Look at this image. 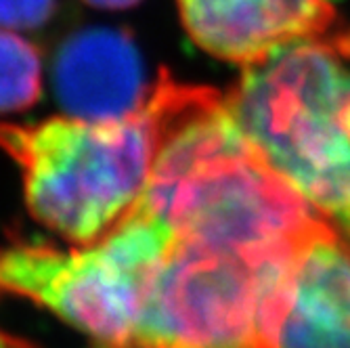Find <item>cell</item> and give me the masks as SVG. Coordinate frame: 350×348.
<instances>
[{"label":"cell","mask_w":350,"mask_h":348,"mask_svg":"<svg viewBox=\"0 0 350 348\" xmlns=\"http://www.w3.org/2000/svg\"><path fill=\"white\" fill-rule=\"evenodd\" d=\"M157 147L141 206L176 239L243 252H302L334 233L250 141L227 99L166 72L147 101Z\"/></svg>","instance_id":"obj_1"},{"label":"cell","mask_w":350,"mask_h":348,"mask_svg":"<svg viewBox=\"0 0 350 348\" xmlns=\"http://www.w3.org/2000/svg\"><path fill=\"white\" fill-rule=\"evenodd\" d=\"M350 29L243 68L227 103L267 162L350 231Z\"/></svg>","instance_id":"obj_2"},{"label":"cell","mask_w":350,"mask_h":348,"mask_svg":"<svg viewBox=\"0 0 350 348\" xmlns=\"http://www.w3.org/2000/svg\"><path fill=\"white\" fill-rule=\"evenodd\" d=\"M155 147L147 103L118 120L0 124V149L21 170L31 216L74 245L97 243L139 206Z\"/></svg>","instance_id":"obj_3"},{"label":"cell","mask_w":350,"mask_h":348,"mask_svg":"<svg viewBox=\"0 0 350 348\" xmlns=\"http://www.w3.org/2000/svg\"><path fill=\"white\" fill-rule=\"evenodd\" d=\"M300 254L174 239L133 330L105 348H277Z\"/></svg>","instance_id":"obj_4"},{"label":"cell","mask_w":350,"mask_h":348,"mask_svg":"<svg viewBox=\"0 0 350 348\" xmlns=\"http://www.w3.org/2000/svg\"><path fill=\"white\" fill-rule=\"evenodd\" d=\"M174 239L164 220L139 202L97 243H0V296L36 302L105 348L133 330L151 275Z\"/></svg>","instance_id":"obj_5"},{"label":"cell","mask_w":350,"mask_h":348,"mask_svg":"<svg viewBox=\"0 0 350 348\" xmlns=\"http://www.w3.org/2000/svg\"><path fill=\"white\" fill-rule=\"evenodd\" d=\"M176 7L200 49L243 68L340 29L332 0H176Z\"/></svg>","instance_id":"obj_6"},{"label":"cell","mask_w":350,"mask_h":348,"mask_svg":"<svg viewBox=\"0 0 350 348\" xmlns=\"http://www.w3.org/2000/svg\"><path fill=\"white\" fill-rule=\"evenodd\" d=\"M53 88L72 118L118 120L139 111L153 84L129 29L88 25L61 40L53 59Z\"/></svg>","instance_id":"obj_7"},{"label":"cell","mask_w":350,"mask_h":348,"mask_svg":"<svg viewBox=\"0 0 350 348\" xmlns=\"http://www.w3.org/2000/svg\"><path fill=\"white\" fill-rule=\"evenodd\" d=\"M277 348H350V254L336 233L302 250Z\"/></svg>","instance_id":"obj_8"},{"label":"cell","mask_w":350,"mask_h":348,"mask_svg":"<svg viewBox=\"0 0 350 348\" xmlns=\"http://www.w3.org/2000/svg\"><path fill=\"white\" fill-rule=\"evenodd\" d=\"M42 94L40 51L17 31L0 29V113L23 111Z\"/></svg>","instance_id":"obj_9"},{"label":"cell","mask_w":350,"mask_h":348,"mask_svg":"<svg viewBox=\"0 0 350 348\" xmlns=\"http://www.w3.org/2000/svg\"><path fill=\"white\" fill-rule=\"evenodd\" d=\"M55 11L57 0H0V29H40L53 19Z\"/></svg>","instance_id":"obj_10"},{"label":"cell","mask_w":350,"mask_h":348,"mask_svg":"<svg viewBox=\"0 0 350 348\" xmlns=\"http://www.w3.org/2000/svg\"><path fill=\"white\" fill-rule=\"evenodd\" d=\"M84 3L88 7L103 9V11H124V9L137 7L141 0H84Z\"/></svg>","instance_id":"obj_11"},{"label":"cell","mask_w":350,"mask_h":348,"mask_svg":"<svg viewBox=\"0 0 350 348\" xmlns=\"http://www.w3.org/2000/svg\"><path fill=\"white\" fill-rule=\"evenodd\" d=\"M0 348H31V346L25 344V342H19V340H15V338H11V336H7V334L0 332Z\"/></svg>","instance_id":"obj_12"}]
</instances>
